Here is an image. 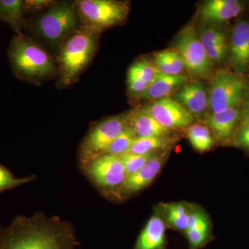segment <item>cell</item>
Returning a JSON list of instances; mask_svg holds the SVG:
<instances>
[{
    "label": "cell",
    "mask_w": 249,
    "mask_h": 249,
    "mask_svg": "<svg viewBox=\"0 0 249 249\" xmlns=\"http://www.w3.org/2000/svg\"><path fill=\"white\" fill-rule=\"evenodd\" d=\"M73 246L71 229L60 221L18 216L5 228L0 249H73Z\"/></svg>",
    "instance_id": "1"
},
{
    "label": "cell",
    "mask_w": 249,
    "mask_h": 249,
    "mask_svg": "<svg viewBox=\"0 0 249 249\" xmlns=\"http://www.w3.org/2000/svg\"><path fill=\"white\" fill-rule=\"evenodd\" d=\"M79 27L76 1H56L27 19L24 31L55 60L64 42Z\"/></svg>",
    "instance_id": "2"
},
{
    "label": "cell",
    "mask_w": 249,
    "mask_h": 249,
    "mask_svg": "<svg viewBox=\"0 0 249 249\" xmlns=\"http://www.w3.org/2000/svg\"><path fill=\"white\" fill-rule=\"evenodd\" d=\"M7 55L11 70L18 79L40 85L58 77L55 59L26 34L11 39Z\"/></svg>",
    "instance_id": "3"
},
{
    "label": "cell",
    "mask_w": 249,
    "mask_h": 249,
    "mask_svg": "<svg viewBox=\"0 0 249 249\" xmlns=\"http://www.w3.org/2000/svg\"><path fill=\"white\" fill-rule=\"evenodd\" d=\"M99 36L80 25L65 40L55 58L59 88H67L78 81L97 52Z\"/></svg>",
    "instance_id": "4"
},
{
    "label": "cell",
    "mask_w": 249,
    "mask_h": 249,
    "mask_svg": "<svg viewBox=\"0 0 249 249\" xmlns=\"http://www.w3.org/2000/svg\"><path fill=\"white\" fill-rule=\"evenodd\" d=\"M76 4L80 25L100 35L125 20L129 11L128 4L124 1L80 0Z\"/></svg>",
    "instance_id": "5"
},
{
    "label": "cell",
    "mask_w": 249,
    "mask_h": 249,
    "mask_svg": "<svg viewBox=\"0 0 249 249\" xmlns=\"http://www.w3.org/2000/svg\"><path fill=\"white\" fill-rule=\"evenodd\" d=\"M249 80L230 70H219L211 79L209 99L211 113H220L243 105Z\"/></svg>",
    "instance_id": "6"
},
{
    "label": "cell",
    "mask_w": 249,
    "mask_h": 249,
    "mask_svg": "<svg viewBox=\"0 0 249 249\" xmlns=\"http://www.w3.org/2000/svg\"><path fill=\"white\" fill-rule=\"evenodd\" d=\"M175 49L181 55L185 69L191 75L211 79L214 74V64L206 53L194 26H187L180 31Z\"/></svg>",
    "instance_id": "7"
},
{
    "label": "cell",
    "mask_w": 249,
    "mask_h": 249,
    "mask_svg": "<svg viewBox=\"0 0 249 249\" xmlns=\"http://www.w3.org/2000/svg\"><path fill=\"white\" fill-rule=\"evenodd\" d=\"M127 127V115L113 116L101 121L93 126L87 136L82 152L93 160L106 155L111 144Z\"/></svg>",
    "instance_id": "8"
},
{
    "label": "cell",
    "mask_w": 249,
    "mask_h": 249,
    "mask_svg": "<svg viewBox=\"0 0 249 249\" xmlns=\"http://www.w3.org/2000/svg\"><path fill=\"white\" fill-rule=\"evenodd\" d=\"M143 108L157 122L173 132L188 129L194 124V116L172 98L157 100Z\"/></svg>",
    "instance_id": "9"
},
{
    "label": "cell",
    "mask_w": 249,
    "mask_h": 249,
    "mask_svg": "<svg viewBox=\"0 0 249 249\" xmlns=\"http://www.w3.org/2000/svg\"><path fill=\"white\" fill-rule=\"evenodd\" d=\"M229 62L237 74L249 73V22L245 19L237 21L231 32Z\"/></svg>",
    "instance_id": "10"
},
{
    "label": "cell",
    "mask_w": 249,
    "mask_h": 249,
    "mask_svg": "<svg viewBox=\"0 0 249 249\" xmlns=\"http://www.w3.org/2000/svg\"><path fill=\"white\" fill-rule=\"evenodd\" d=\"M89 170L95 181L106 188L121 186L127 178L124 163L117 156H101L93 160Z\"/></svg>",
    "instance_id": "11"
},
{
    "label": "cell",
    "mask_w": 249,
    "mask_h": 249,
    "mask_svg": "<svg viewBox=\"0 0 249 249\" xmlns=\"http://www.w3.org/2000/svg\"><path fill=\"white\" fill-rule=\"evenodd\" d=\"M242 106L231 108L220 113H211L207 119V125L216 143L230 146L236 131L243 118Z\"/></svg>",
    "instance_id": "12"
},
{
    "label": "cell",
    "mask_w": 249,
    "mask_h": 249,
    "mask_svg": "<svg viewBox=\"0 0 249 249\" xmlns=\"http://www.w3.org/2000/svg\"><path fill=\"white\" fill-rule=\"evenodd\" d=\"M196 32L214 65L229 61L230 34L225 29L215 24H206Z\"/></svg>",
    "instance_id": "13"
},
{
    "label": "cell",
    "mask_w": 249,
    "mask_h": 249,
    "mask_svg": "<svg viewBox=\"0 0 249 249\" xmlns=\"http://www.w3.org/2000/svg\"><path fill=\"white\" fill-rule=\"evenodd\" d=\"M170 153V150L155 152L142 169L126 178L121 186V192L124 194H133L150 186L161 171Z\"/></svg>",
    "instance_id": "14"
},
{
    "label": "cell",
    "mask_w": 249,
    "mask_h": 249,
    "mask_svg": "<svg viewBox=\"0 0 249 249\" xmlns=\"http://www.w3.org/2000/svg\"><path fill=\"white\" fill-rule=\"evenodd\" d=\"M189 249H201L213 239L211 218L199 205L191 204L188 228L184 233Z\"/></svg>",
    "instance_id": "15"
},
{
    "label": "cell",
    "mask_w": 249,
    "mask_h": 249,
    "mask_svg": "<svg viewBox=\"0 0 249 249\" xmlns=\"http://www.w3.org/2000/svg\"><path fill=\"white\" fill-rule=\"evenodd\" d=\"M166 229L159 205L139 235L134 249H166Z\"/></svg>",
    "instance_id": "16"
},
{
    "label": "cell",
    "mask_w": 249,
    "mask_h": 249,
    "mask_svg": "<svg viewBox=\"0 0 249 249\" xmlns=\"http://www.w3.org/2000/svg\"><path fill=\"white\" fill-rule=\"evenodd\" d=\"M126 115L127 126L132 129L136 138L172 136L173 131L165 128L157 122L143 107L131 111Z\"/></svg>",
    "instance_id": "17"
},
{
    "label": "cell",
    "mask_w": 249,
    "mask_h": 249,
    "mask_svg": "<svg viewBox=\"0 0 249 249\" xmlns=\"http://www.w3.org/2000/svg\"><path fill=\"white\" fill-rule=\"evenodd\" d=\"M245 9L237 0H210L201 6L199 16L206 24H215L237 17Z\"/></svg>",
    "instance_id": "18"
},
{
    "label": "cell",
    "mask_w": 249,
    "mask_h": 249,
    "mask_svg": "<svg viewBox=\"0 0 249 249\" xmlns=\"http://www.w3.org/2000/svg\"><path fill=\"white\" fill-rule=\"evenodd\" d=\"M175 100L193 116H201L209 106V93L199 82L183 85L175 93Z\"/></svg>",
    "instance_id": "19"
},
{
    "label": "cell",
    "mask_w": 249,
    "mask_h": 249,
    "mask_svg": "<svg viewBox=\"0 0 249 249\" xmlns=\"http://www.w3.org/2000/svg\"><path fill=\"white\" fill-rule=\"evenodd\" d=\"M188 77L184 75L172 76L160 72L140 99L157 101L161 98H168L173 91L179 89L181 86L188 83Z\"/></svg>",
    "instance_id": "20"
},
{
    "label": "cell",
    "mask_w": 249,
    "mask_h": 249,
    "mask_svg": "<svg viewBox=\"0 0 249 249\" xmlns=\"http://www.w3.org/2000/svg\"><path fill=\"white\" fill-rule=\"evenodd\" d=\"M160 205L167 228L184 234L188 228L191 204L181 201Z\"/></svg>",
    "instance_id": "21"
},
{
    "label": "cell",
    "mask_w": 249,
    "mask_h": 249,
    "mask_svg": "<svg viewBox=\"0 0 249 249\" xmlns=\"http://www.w3.org/2000/svg\"><path fill=\"white\" fill-rule=\"evenodd\" d=\"M0 20L9 24L16 35H22L27 20L23 1L0 0Z\"/></svg>",
    "instance_id": "22"
},
{
    "label": "cell",
    "mask_w": 249,
    "mask_h": 249,
    "mask_svg": "<svg viewBox=\"0 0 249 249\" xmlns=\"http://www.w3.org/2000/svg\"><path fill=\"white\" fill-rule=\"evenodd\" d=\"M159 71L167 75H181L185 66L183 59L178 51L168 49L160 51L155 54L154 62Z\"/></svg>",
    "instance_id": "23"
},
{
    "label": "cell",
    "mask_w": 249,
    "mask_h": 249,
    "mask_svg": "<svg viewBox=\"0 0 249 249\" xmlns=\"http://www.w3.org/2000/svg\"><path fill=\"white\" fill-rule=\"evenodd\" d=\"M187 137L196 151H210L215 145L216 142L207 124H193L187 129Z\"/></svg>",
    "instance_id": "24"
},
{
    "label": "cell",
    "mask_w": 249,
    "mask_h": 249,
    "mask_svg": "<svg viewBox=\"0 0 249 249\" xmlns=\"http://www.w3.org/2000/svg\"><path fill=\"white\" fill-rule=\"evenodd\" d=\"M173 136L165 137L136 138L127 153L149 155L161 150H170L174 142Z\"/></svg>",
    "instance_id": "25"
},
{
    "label": "cell",
    "mask_w": 249,
    "mask_h": 249,
    "mask_svg": "<svg viewBox=\"0 0 249 249\" xmlns=\"http://www.w3.org/2000/svg\"><path fill=\"white\" fill-rule=\"evenodd\" d=\"M153 62L142 59L129 67L127 74L132 75L150 85L160 73Z\"/></svg>",
    "instance_id": "26"
},
{
    "label": "cell",
    "mask_w": 249,
    "mask_h": 249,
    "mask_svg": "<svg viewBox=\"0 0 249 249\" xmlns=\"http://www.w3.org/2000/svg\"><path fill=\"white\" fill-rule=\"evenodd\" d=\"M135 135L132 129L127 127L125 130L113 142L107 149L106 155H111L121 157L129 152L134 140Z\"/></svg>",
    "instance_id": "27"
},
{
    "label": "cell",
    "mask_w": 249,
    "mask_h": 249,
    "mask_svg": "<svg viewBox=\"0 0 249 249\" xmlns=\"http://www.w3.org/2000/svg\"><path fill=\"white\" fill-rule=\"evenodd\" d=\"M155 153L149 154V155L126 153L119 157L124 163L127 178L142 169Z\"/></svg>",
    "instance_id": "28"
},
{
    "label": "cell",
    "mask_w": 249,
    "mask_h": 249,
    "mask_svg": "<svg viewBox=\"0 0 249 249\" xmlns=\"http://www.w3.org/2000/svg\"><path fill=\"white\" fill-rule=\"evenodd\" d=\"M230 146L240 149L249 156V116L244 114L243 118L235 135L231 142Z\"/></svg>",
    "instance_id": "29"
},
{
    "label": "cell",
    "mask_w": 249,
    "mask_h": 249,
    "mask_svg": "<svg viewBox=\"0 0 249 249\" xmlns=\"http://www.w3.org/2000/svg\"><path fill=\"white\" fill-rule=\"evenodd\" d=\"M31 180L32 178H16L6 167L0 164V192L22 186Z\"/></svg>",
    "instance_id": "30"
},
{
    "label": "cell",
    "mask_w": 249,
    "mask_h": 249,
    "mask_svg": "<svg viewBox=\"0 0 249 249\" xmlns=\"http://www.w3.org/2000/svg\"><path fill=\"white\" fill-rule=\"evenodd\" d=\"M55 1L52 0H26L23 1V9L24 14H38L53 6Z\"/></svg>",
    "instance_id": "31"
},
{
    "label": "cell",
    "mask_w": 249,
    "mask_h": 249,
    "mask_svg": "<svg viewBox=\"0 0 249 249\" xmlns=\"http://www.w3.org/2000/svg\"><path fill=\"white\" fill-rule=\"evenodd\" d=\"M127 89L132 97L140 98L146 91L149 85L132 75L127 74Z\"/></svg>",
    "instance_id": "32"
},
{
    "label": "cell",
    "mask_w": 249,
    "mask_h": 249,
    "mask_svg": "<svg viewBox=\"0 0 249 249\" xmlns=\"http://www.w3.org/2000/svg\"><path fill=\"white\" fill-rule=\"evenodd\" d=\"M242 107H243L244 114L249 116V89L246 94Z\"/></svg>",
    "instance_id": "33"
},
{
    "label": "cell",
    "mask_w": 249,
    "mask_h": 249,
    "mask_svg": "<svg viewBox=\"0 0 249 249\" xmlns=\"http://www.w3.org/2000/svg\"><path fill=\"white\" fill-rule=\"evenodd\" d=\"M4 229L0 225V247H1V242H2L3 235H4Z\"/></svg>",
    "instance_id": "34"
}]
</instances>
